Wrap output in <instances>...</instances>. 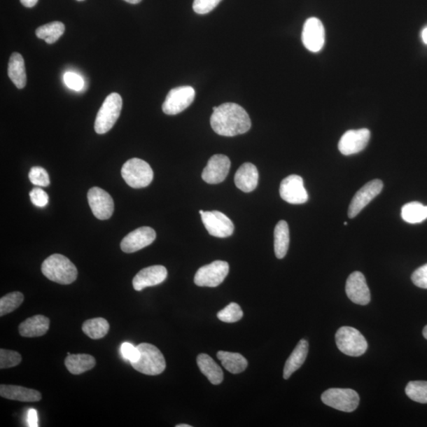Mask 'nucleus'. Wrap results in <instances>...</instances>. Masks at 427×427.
<instances>
[{
  "label": "nucleus",
  "instance_id": "nucleus-1",
  "mask_svg": "<svg viewBox=\"0 0 427 427\" xmlns=\"http://www.w3.org/2000/svg\"><path fill=\"white\" fill-rule=\"evenodd\" d=\"M211 125L218 135L233 137L246 133L252 123L245 108L235 103H224L213 111Z\"/></svg>",
  "mask_w": 427,
  "mask_h": 427
},
{
  "label": "nucleus",
  "instance_id": "nucleus-2",
  "mask_svg": "<svg viewBox=\"0 0 427 427\" xmlns=\"http://www.w3.org/2000/svg\"><path fill=\"white\" fill-rule=\"evenodd\" d=\"M41 272L51 281L63 285L74 283L78 276L76 267L66 256L53 254L45 260Z\"/></svg>",
  "mask_w": 427,
  "mask_h": 427
},
{
  "label": "nucleus",
  "instance_id": "nucleus-3",
  "mask_svg": "<svg viewBox=\"0 0 427 427\" xmlns=\"http://www.w3.org/2000/svg\"><path fill=\"white\" fill-rule=\"evenodd\" d=\"M137 349L140 356L138 361L131 363L134 369L150 376L160 374L166 369V360L155 346L144 343L138 345Z\"/></svg>",
  "mask_w": 427,
  "mask_h": 427
},
{
  "label": "nucleus",
  "instance_id": "nucleus-4",
  "mask_svg": "<svg viewBox=\"0 0 427 427\" xmlns=\"http://www.w3.org/2000/svg\"><path fill=\"white\" fill-rule=\"evenodd\" d=\"M121 175L127 184L133 188L148 187L154 178V172L150 164L136 158L124 164Z\"/></svg>",
  "mask_w": 427,
  "mask_h": 427
},
{
  "label": "nucleus",
  "instance_id": "nucleus-5",
  "mask_svg": "<svg viewBox=\"0 0 427 427\" xmlns=\"http://www.w3.org/2000/svg\"><path fill=\"white\" fill-rule=\"evenodd\" d=\"M335 342L339 350L349 356H361L368 349L367 340L355 328H340L335 334Z\"/></svg>",
  "mask_w": 427,
  "mask_h": 427
},
{
  "label": "nucleus",
  "instance_id": "nucleus-6",
  "mask_svg": "<svg viewBox=\"0 0 427 427\" xmlns=\"http://www.w3.org/2000/svg\"><path fill=\"white\" fill-rule=\"evenodd\" d=\"M122 106L123 102L119 94L112 93L106 97L97 114L94 130L97 134L102 135L111 130L120 117Z\"/></svg>",
  "mask_w": 427,
  "mask_h": 427
},
{
  "label": "nucleus",
  "instance_id": "nucleus-7",
  "mask_svg": "<svg viewBox=\"0 0 427 427\" xmlns=\"http://www.w3.org/2000/svg\"><path fill=\"white\" fill-rule=\"evenodd\" d=\"M321 400L325 405L335 410L352 412L359 405V396L351 388H329L322 394Z\"/></svg>",
  "mask_w": 427,
  "mask_h": 427
},
{
  "label": "nucleus",
  "instance_id": "nucleus-8",
  "mask_svg": "<svg viewBox=\"0 0 427 427\" xmlns=\"http://www.w3.org/2000/svg\"><path fill=\"white\" fill-rule=\"evenodd\" d=\"M230 267L227 262L216 260L203 266L196 273L194 282L199 286L216 288L227 278Z\"/></svg>",
  "mask_w": 427,
  "mask_h": 427
},
{
  "label": "nucleus",
  "instance_id": "nucleus-9",
  "mask_svg": "<svg viewBox=\"0 0 427 427\" xmlns=\"http://www.w3.org/2000/svg\"><path fill=\"white\" fill-rule=\"evenodd\" d=\"M194 88L185 85L169 91L162 105V111L167 115H176L186 111L195 99Z\"/></svg>",
  "mask_w": 427,
  "mask_h": 427
},
{
  "label": "nucleus",
  "instance_id": "nucleus-10",
  "mask_svg": "<svg viewBox=\"0 0 427 427\" xmlns=\"http://www.w3.org/2000/svg\"><path fill=\"white\" fill-rule=\"evenodd\" d=\"M200 216L206 230L211 236L225 239L233 234L234 223L225 214L218 211H204Z\"/></svg>",
  "mask_w": 427,
  "mask_h": 427
},
{
  "label": "nucleus",
  "instance_id": "nucleus-11",
  "mask_svg": "<svg viewBox=\"0 0 427 427\" xmlns=\"http://www.w3.org/2000/svg\"><path fill=\"white\" fill-rule=\"evenodd\" d=\"M279 194L286 202L291 204H302L309 199L303 179L298 175H290L284 179L280 184Z\"/></svg>",
  "mask_w": 427,
  "mask_h": 427
},
{
  "label": "nucleus",
  "instance_id": "nucleus-12",
  "mask_svg": "<svg viewBox=\"0 0 427 427\" xmlns=\"http://www.w3.org/2000/svg\"><path fill=\"white\" fill-rule=\"evenodd\" d=\"M302 39L309 51L318 52L322 50L326 41V30L318 18H309L304 22Z\"/></svg>",
  "mask_w": 427,
  "mask_h": 427
},
{
  "label": "nucleus",
  "instance_id": "nucleus-13",
  "mask_svg": "<svg viewBox=\"0 0 427 427\" xmlns=\"http://www.w3.org/2000/svg\"><path fill=\"white\" fill-rule=\"evenodd\" d=\"M88 203L94 216L100 220L111 218L114 211L113 200L105 190L99 187L90 188L88 194Z\"/></svg>",
  "mask_w": 427,
  "mask_h": 427
},
{
  "label": "nucleus",
  "instance_id": "nucleus-14",
  "mask_svg": "<svg viewBox=\"0 0 427 427\" xmlns=\"http://www.w3.org/2000/svg\"><path fill=\"white\" fill-rule=\"evenodd\" d=\"M383 186V182L381 180H374L360 188L350 204L349 218L356 217L364 207L367 206L372 200L382 192Z\"/></svg>",
  "mask_w": 427,
  "mask_h": 427
},
{
  "label": "nucleus",
  "instance_id": "nucleus-15",
  "mask_svg": "<svg viewBox=\"0 0 427 427\" xmlns=\"http://www.w3.org/2000/svg\"><path fill=\"white\" fill-rule=\"evenodd\" d=\"M370 139V132L367 128L350 130L341 137L338 148L341 154L351 155L359 153L365 148Z\"/></svg>",
  "mask_w": 427,
  "mask_h": 427
},
{
  "label": "nucleus",
  "instance_id": "nucleus-16",
  "mask_svg": "<svg viewBox=\"0 0 427 427\" xmlns=\"http://www.w3.org/2000/svg\"><path fill=\"white\" fill-rule=\"evenodd\" d=\"M156 239L154 229L148 227H139L128 234L120 243L122 251L132 253L148 246Z\"/></svg>",
  "mask_w": 427,
  "mask_h": 427
},
{
  "label": "nucleus",
  "instance_id": "nucleus-17",
  "mask_svg": "<svg viewBox=\"0 0 427 427\" xmlns=\"http://www.w3.org/2000/svg\"><path fill=\"white\" fill-rule=\"evenodd\" d=\"M231 162L227 156L213 155L203 171L202 178L207 184H219L227 178Z\"/></svg>",
  "mask_w": 427,
  "mask_h": 427
},
{
  "label": "nucleus",
  "instance_id": "nucleus-18",
  "mask_svg": "<svg viewBox=\"0 0 427 427\" xmlns=\"http://www.w3.org/2000/svg\"><path fill=\"white\" fill-rule=\"evenodd\" d=\"M346 294L356 304L365 306L370 302V291L364 274L355 272L350 274L346 283Z\"/></svg>",
  "mask_w": 427,
  "mask_h": 427
},
{
  "label": "nucleus",
  "instance_id": "nucleus-19",
  "mask_svg": "<svg viewBox=\"0 0 427 427\" xmlns=\"http://www.w3.org/2000/svg\"><path fill=\"white\" fill-rule=\"evenodd\" d=\"M168 276L167 268L162 265H154L144 268L133 279V288L137 291L148 286L162 284Z\"/></svg>",
  "mask_w": 427,
  "mask_h": 427
},
{
  "label": "nucleus",
  "instance_id": "nucleus-20",
  "mask_svg": "<svg viewBox=\"0 0 427 427\" xmlns=\"http://www.w3.org/2000/svg\"><path fill=\"white\" fill-rule=\"evenodd\" d=\"M259 173L253 164L246 162L241 164L234 176V182L237 188L244 192H251L258 186Z\"/></svg>",
  "mask_w": 427,
  "mask_h": 427
},
{
  "label": "nucleus",
  "instance_id": "nucleus-21",
  "mask_svg": "<svg viewBox=\"0 0 427 427\" xmlns=\"http://www.w3.org/2000/svg\"><path fill=\"white\" fill-rule=\"evenodd\" d=\"M50 325V321L47 316L36 315L21 323L18 331L23 337H39L48 332Z\"/></svg>",
  "mask_w": 427,
  "mask_h": 427
},
{
  "label": "nucleus",
  "instance_id": "nucleus-22",
  "mask_svg": "<svg viewBox=\"0 0 427 427\" xmlns=\"http://www.w3.org/2000/svg\"><path fill=\"white\" fill-rule=\"evenodd\" d=\"M0 396L5 399L21 402H38L42 398V396L38 390L11 386V384H1Z\"/></svg>",
  "mask_w": 427,
  "mask_h": 427
},
{
  "label": "nucleus",
  "instance_id": "nucleus-23",
  "mask_svg": "<svg viewBox=\"0 0 427 427\" xmlns=\"http://www.w3.org/2000/svg\"><path fill=\"white\" fill-rule=\"evenodd\" d=\"M308 352V342L306 340H300L295 350L291 353L288 359L286 360L284 370V377L285 380L289 379L290 376L302 367L304 361H306Z\"/></svg>",
  "mask_w": 427,
  "mask_h": 427
},
{
  "label": "nucleus",
  "instance_id": "nucleus-24",
  "mask_svg": "<svg viewBox=\"0 0 427 427\" xmlns=\"http://www.w3.org/2000/svg\"><path fill=\"white\" fill-rule=\"evenodd\" d=\"M8 76L18 89H23L27 85L25 62L22 55L14 52L11 55L8 64Z\"/></svg>",
  "mask_w": 427,
  "mask_h": 427
},
{
  "label": "nucleus",
  "instance_id": "nucleus-25",
  "mask_svg": "<svg viewBox=\"0 0 427 427\" xmlns=\"http://www.w3.org/2000/svg\"><path fill=\"white\" fill-rule=\"evenodd\" d=\"M199 369L213 384H221L223 381V372L214 359L206 354H200L197 357Z\"/></svg>",
  "mask_w": 427,
  "mask_h": 427
},
{
  "label": "nucleus",
  "instance_id": "nucleus-26",
  "mask_svg": "<svg viewBox=\"0 0 427 427\" xmlns=\"http://www.w3.org/2000/svg\"><path fill=\"white\" fill-rule=\"evenodd\" d=\"M96 365L95 358L88 354L69 355L65 359V365L71 374L78 375L92 370Z\"/></svg>",
  "mask_w": 427,
  "mask_h": 427
},
{
  "label": "nucleus",
  "instance_id": "nucleus-27",
  "mask_svg": "<svg viewBox=\"0 0 427 427\" xmlns=\"http://www.w3.org/2000/svg\"><path fill=\"white\" fill-rule=\"evenodd\" d=\"M274 248L278 259H283L288 253L290 245V230L288 223L279 221L274 231Z\"/></svg>",
  "mask_w": 427,
  "mask_h": 427
},
{
  "label": "nucleus",
  "instance_id": "nucleus-28",
  "mask_svg": "<svg viewBox=\"0 0 427 427\" xmlns=\"http://www.w3.org/2000/svg\"><path fill=\"white\" fill-rule=\"evenodd\" d=\"M217 358L220 360L223 368L231 374H241L248 367L246 358L239 353L218 351Z\"/></svg>",
  "mask_w": 427,
  "mask_h": 427
},
{
  "label": "nucleus",
  "instance_id": "nucleus-29",
  "mask_svg": "<svg viewBox=\"0 0 427 427\" xmlns=\"http://www.w3.org/2000/svg\"><path fill=\"white\" fill-rule=\"evenodd\" d=\"M401 216L408 223H422L427 218V206L419 202H412L402 207Z\"/></svg>",
  "mask_w": 427,
  "mask_h": 427
},
{
  "label": "nucleus",
  "instance_id": "nucleus-30",
  "mask_svg": "<svg viewBox=\"0 0 427 427\" xmlns=\"http://www.w3.org/2000/svg\"><path fill=\"white\" fill-rule=\"evenodd\" d=\"M108 322L102 317L85 321L83 325V331L91 339L99 340L105 337L109 331Z\"/></svg>",
  "mask_w": 427,
  "mask_h": 427
},
{
  "label": "nucleus",
  "instance_id": "nucleus-31",
  "mask_svg": "<svg viewBox=\"0 0 427 427\" xmlns=\"http://www.w3.org/2000/svg\"><path fill=\"white\" fill-rule=\"evenodd\" d=\"M64 23L52 22L36 29V35L38 38L45 40L48 44H53L64 34Z\"/></svg>",
  "mask_w": 427,
  "mask_h": 427
},
{
  "label": "nucleus",
  "instance_id": "nucleus-32",
  "mask_svg": "<svg viewBox=\"0 0 427 427\" xmlns=\"http://www.w3.org/2000/svg\"><path fill=\"white\" fill-rule=\"evenodd\" d=\"M24 295L21 292L15 291L0 299V316L9 314L21 306Z\"/></svg>",
  "mask_w": 427,
  "mask_h": 427
},
{
  "label": "nucleus",
  "instance_id": "nucleus-33",
  "mask_svg": "<svg viewBox=\"0 0 427 427\" xmlns=\"http://www.w3.org/2000/svg\"><path fill=\"white\" fill-rule=\"evenodd\" d=\"M405 393L411 400L420 404H427V382H410L407 384Z\"/></svg>",
  "mask_w": 427,
  "mask_h": 427
},
{
  "label": "nucleus",
  "instance_id": "nucleus-34",
  "mask_svg": "<svg viewBox=\"0 0 427 427\" xmlns=\"http://www.w3.org/2000/svg\"><path fill=\"white\" fill-rule=\"evenodd\" d=\"M218 318L225 323H234L240 321L243 316V311L239 304L232 302L217 314Z\"/></svg>",
  "mask_w": 427,
  "mask_h": 427
},
{
  "label": "nucleus",
  "instance_id": "nucleus-35",
  "mask_svg": "<svg viewBox=\"0 0 427 427\" xmlns=\"http://www.w3.org/2000/svg\"><path fill=\"white\" fill-rule=\"evenodd\" d=\"M22 362V356L14 351L0 350V368L8 369L17 367Z\"/></svg>",
  "mask_w": 427,
  "mask_h": 427
},
{
  "label": "nucleus",
  "instance_id": "nucleus-36",
  "mask_svg": "<svg viewBox=\"0 0 427 427\" xmlns=\"http://www.w3.org/2000/svg\"><path fill=\"white\" fill-rule=\"evenodd\" d=\"M29 181L32 184L40 187H48L50 185V176L45 169L39 167H33L29 173Z\"/></svg>",
  "mask_w": 427,
  "mask_h": 427
},
{
  "label": "nucleus",
  "instance_id": "nucleus-37",
  "mask_svg": "<svg viewBox=\"0 0 427 427\" xmlns=\"http://www.w3.org/2000/svg\"><path fill=\"white\" fill-rule=\"evenodd\" d=\"M222 0H194L192 8L195 12L199 15L210 13Z\"/></svg>",
  "mask_w": 427,
  "mask_h": 427
},
{
  "label": "nucleus",
  "instance_id": "nucleus-38",
  "mask_svg": "<svg viewBox=\"0 0 427 427\" xmlns=\"http://www.w3.org/2000/svg\"><path fill=\"white\" fill-rule=\"evenodd\" d=\"M29 197L34 205L38 207H45L48 204V194L41 188H34L29 192Z\"/></svg>",
  "mask_w": 427,
  "mask_h": 427
},
{
  "label": "nucleus",
  "instance_id": "nucleus-39",
  "mask_svg": "<svg viewBox=\"0 0 427 427\" xmlns=\"http://www.w3.org/2000/svg\"><path fill=\"white\" fill-rule=\"evenodd\" d=\"M412 280L418 288L427 289V264L421 266L414 272Z\"/></svg>",
  "mask_w": 427,
  "mask_h": 427
},
{
  "label": "nucleus",
  "instance_id": "nucleus-40",
  "mask_svg": "<svg viewBox=\"0 0 427 427\" xmlns=\"http://www.w3.org/2000/svg\"><path fill=\"white\" fill-rule=\"evenodd\" d=\"M64 83L68 87L76 91L81 90L84 85L83 78L74 72H66L64 76Z\"/></svg>",
  "mask_w": 427,
  "mask_h": 427
},
{
  "label": "nucleus",
  "instance_id": "nucleus-41",
  "mask_svg": "<svg viewBox=\"0 0 427 427\" xmlns=\"http://www.w3.org/2000/svg\"><path fill=\"white\" fill-rule=\"evenodd\" d=\"M121 353L123 358L130 363L138 361L140 354L137 346H133L130 343H124L121 346Z\"/></svg>",
  "mask_w": 427,
  "mask_h": 427
},
{
  "label": "nucleus",
  "instance_id": "nucleus-42",
  "mask_svg": "<svg viewBox=\"0 0 427 427\" xmlns=\"http://www.w3.org/2000/svg\"><path fill=\"white\" fill-rule=\"evenodd\" d=\"M28 424L29 426H38V414L34 410H30L28 413Z\"/></svg>",
  "mask_w": 427,
  "mask_h": 427
},
{
  "label": "nucleus",
  "instance_id": "nucleus-43",
  "mask_svg": "<svg viewBox=\"0 0 427 427\" xmlns=\"http://www.w3.org/2000/svg\"><path fill=\"white\" fill-rule=\"evenodd\" d=\"M21 4L24 6V7L31 8L38 4V0H20Z\"/></svg>",
  "mask_w": 427,
  "mask_h": 427
},
{
  "label": "nucleus",
  "instance_id": "nucleus-44",
  "mask_svg": "<svg viewBox=\"0 0 427 427\" xmlns=\"http://www.w3.org/2000/svg\"><path fill=\"white\" fill-rule=\"evenodd\" d=\"M422 39L426 45H427V27L423 29L422 34H421Z\"/></svg>",
  "mask_w": 427,
  "mask_h": 427
},
{
  "label": "nucleus",
  "instance_id": "nucleus-45",
  "mask_svg": "<svg viewBox=\"0 0 427 427\" xmlns=\"http://www.w3.org/2000/svg\"><path fill=\"white\" fill-rule=\"evenodd\" d=\"M125 2L131 4H137L142 1V0H125Z\"/></svg>",
  "mask_w": 427,
  "mask_h": 427
},
{
  "label": "nucleus",
  "instance_id": "nucleus-46",
  "mask_svg": "<svg viewBox=\"0 0 427 427\" xmlns=\"http://www.w3.org/2000/svg\"><path fill=\"white\" fill-rule=\"evenodd\" d=\"M423 334L424 338L427 340V326L424 328Z\"/></svg>",
  "mask_w": 427,
  "mask_h": 427
},
{
  "label": "nucleus",
  "instance_id": "nucleus-47",
  "mask_svg": "<svg viewBox=\"0 0 427 427\" xmlns=\"http://www.w3.org/2000/svg\"><path fill=\"white\" fill-rule=\"evenodd\" d=\"M176 427H191L192 426L190 425H188V424H180V425H176Z\"/></svg>",
  "mask_w": 427,
  "mask_h": 427
},
{
  "label": "nucleus",
  "instance_id": "nucleus-48",
  "mask_svg": "<svg viewBox=\"0 0 427 427\" xmlns=\"http://www.w3.org/2000/svg\"><path fill=\"white\" fill-rule=\"evenodd\" d=\"M77 1H84V0H77Z\"/></svg>",
  "mask_w": 427,
  "mask_h": 427
}]
</instances>
